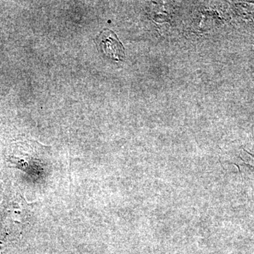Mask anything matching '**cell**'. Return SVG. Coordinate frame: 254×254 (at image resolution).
<instances>
[{
    "instance_id": "obj_2",
    "label": "cell",
    "mask_w": 254,
    "mask_h": 254,
    "mask_svg": "<svg viewBox=\"0 0 254 254\" xmlns=\"http://www.w3.org/2000/svg\"><path fill=\"white\" fill-rule=\"evenodd\" d=\"M248 153H249V154H250L251 155H252V157H254V153H249V152H248Z\"/></svg>"
},
{
    "instance_id": "obj_1",
    "label": "cell",
    "mask_w": 254,
    "mask_h": 254,
    "mask_svg": "<svg viewBox=\"0 0 254 254\" xmlns=\"http://www.w3.org/2000/svg\"><path fill=\"white\" fill-rule=\"evenodd\" d=\"M97 46L102 53L114 61H123L125 58V48L113 31L104 29L96 38Z\"/></svg>"
}]
</instances>
